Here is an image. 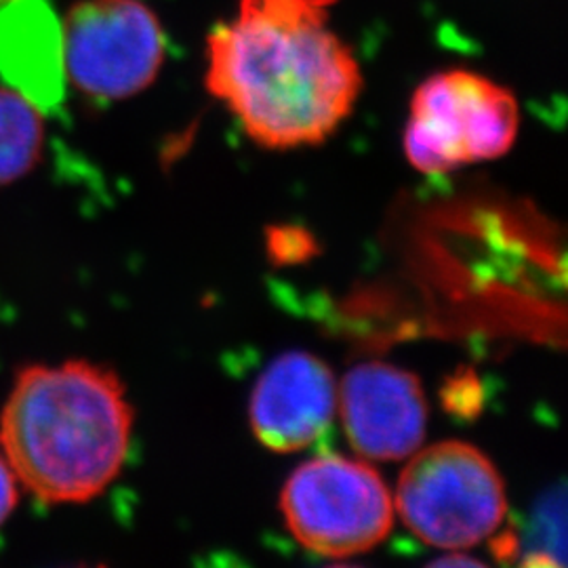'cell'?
<instances>
[{
	"mask_svg": "<svg viewBox=\"0 0 568 568\" xmlns=\"http://www.w3.org/2000/svg\"><path fill=\"white\" fill-rule=\"evenodd\" d=\"M337 403L349 445L375 462L410 457L426 438L427 405L419 379L398 366H354Z\"/></svg>",
	"mask_w": 568,
	"mask_h": 568,
	"instance_id": "52a82bcc",
	"label": "cell"
},
{
	"mask_svg": "<svg viewBox=\"0 0 568 568\" xmlns=\"http://www.w3.org/2000/svg\"><path fill=\"white\" fill-rule=\"evenodd\" d=\"M284 523L305 549L347 558L377 548L394 525L384 478L363 462L323 455L297 467L281 497Z\"/></svg>",
	"mask_w": 568,
	"mask_h": 568,
	"instance_id": "5b68a950",
	"label": "cell"
},
{
	"mask_svg": "<svg viewBox=\"0 0 568 568\" xmlns=\"http://www.w3.org/2000/svg\"><path fill=\"white\" fill-rule=\"evenodd\" d=\"M44 116L41 108L0 84V187L20 183L41 166L47 148Z\"/></svg>",
	"mask_w": 568,
	"mask_h": 568,
	"instance_id": "30bf717a",
	"label": "cell"
},
{
	"mask_svg": "<svg viewBox=\"0 0 568 568\" xmlns=\"http://www.w3.org/2000/svg\"><path fill=\"white\" fill-rule=\"evenodd\" d=\"M335 406L337 386L331 368L310 352H286L260 377L248 419L265 448L293 453L325 434Z\"/></svg>",
	"mask_w": 568,
	"mask_h": 568,
	"instance_id": "ba28073f",
	"label": "cell"
},
{
	"mask_svg": "<svg viewBox=\"0 0 568 568\" xmlns=\"http://www.w3.org/2000/svg\"><path fill=\"white\" fill-rule=\"evenodd\" d=\"M135 410L110 366L65 358L16 371L0 406V453L47 508L102 497L126 466Z\"/></svg>",
	"mask_w": 568,
	"mask_h": 568,
	"instance_id": "7a4b0ae2",
	"label": "cell"
},
{
	"mask_svg": "<svg viewBox=\"0 0 568 568\" xmlns=\"http://www.w3.org/2000/svg\"><path fill=\"white\" fill-rule=\"evenodd\" d=\"M333 0H241L206 37L204 82L272 150L316 145L352 114L363 91L354 51L331 30Z\"/></svg>",
	"mask_w": 568,
	"mask_h": 568,
	"instance_id": "6da1fadb",
	"label": "cell"
},
{
	"mask_svg": "<svg viewBox=\"0 0 568 568\" xmlns=\"http://www.w3.org/2000/svg\"><path fill=\"white\" fill-rule=\"evenodd\" d=\"M21 495H23V488L20 480L9 466V462L4 459V455L0 453V530L20 508Z\"/></svg>",
	"mask_w": 568,
	"mask_h": 568,
	"instance_id": "7c38bea8",
	"label": "cell"
},
{
	"mask_svg": "<svg viewBox=\"0 0 568 568\" xmlns=\"http://www.w3.org/2000/svg\"><path fill=\"white\" fill-rule=\"evenodd\" d=\"M0 81L44 114L60 108L68 82L61 18L51 0L0 2Z\"/></svg>",
	"mask_w": 568,
	"mask_h": 568,
	"instance_id": "9c48e42d",
	"label": "cell"
},
{
	"mask_svg": "<svg viewBox=\"0 0 568 568\" xmlns=\"http://www.w3.org/2000/svg\"><path fill=\"white\" fill-rule=\"evenodd\" d=\"M562 499L548 501L539 508V516L535 520V527L530 530V548L528 556H541L544 562L558 565L554 554L562 558ZM565 560V558H562Z\"/></svg>",
	"mask_w": 568,
	"mask_h": 568,
	"instance_id": "8fae6325",
	"label": "cell"
},
{
	"mask_svg": "<svg viewBox=\"0 0 568 568\" xmlns=\"http://www.w3.org/2000/svg\"><path fill=\"white\" fill-rule=\"evenodd\" d=\"M400 518L427 546L467 549L501 527L506 485L478 448L447 440L415 450L396 493Z\"/></svg>",
	"mask_w": 568,
	"mask_h": 568,
	"instance_id": "277c9868",
	"label": "cell"
},
{
	"mask_svg": "<svg viewBox=\"0 0 568 568\" xmlns=\"http://www.w3.org/2000/svg\"><path fill=\"white\" fill-rule=\"evenodd\" d=\"M520 105L499 82L471 70H447L422 82L406 122L408 163L426 175L508 154L518 138Z\"/></svg>",
	"mask_w": 568,
	"mask_h": 568,
	"instance_id": "3957f363",
	"label": "cell"
},
{
	"mask_svg": "<svg viewBox=\"0 0 568 568\" xmlns=\"http://www.w3.org/2000/svg\"><path fill=\"white\" fill-rule=\"evenodd\" d=\"M0 2H4V0H0Z\"/></svg>",
	"mask_w": 568,
	"mask_h": 568,
	"instance_id": "4fadbf2b",
	"label": "cell"
},
{
	"mask_svg": "<svg viewBox=\"0 0 568 568\" xmlns=\"http://www.w3.org/2000/svg\"><path fill=\"white\" fill-rule=\"evenodd\" d=\"M65 82L93 102H121L156 81L166 37L142 0H81L61 18Z\"/></svg>",
	"mask_w": 568,
	"mask_h": 568,
	"instance_id": "8992f818",
	"label": "cell"
}]
</instances>
